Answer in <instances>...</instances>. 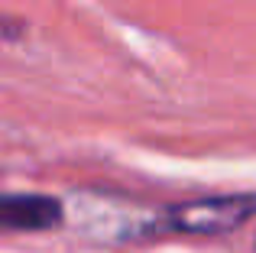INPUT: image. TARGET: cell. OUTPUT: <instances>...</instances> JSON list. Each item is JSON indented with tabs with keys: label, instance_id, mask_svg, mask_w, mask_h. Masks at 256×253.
<instances>
[{
	"label": "cell",
	"instance_id": "obj_2",
	"mask_svg": "<svg viewBox=\"0 0 256 253\" xmlns=\"http://www.w3.org/2000/svg\"><path fill=\"white\" fill-rule=\"evenodd\" d=\"M62 221V204L49 195H0V230H49Z\"/></svg>",
	"mask_w": 256,
	"mask_h": 253
},
{
	"label": "cell",
	"instance_id": "obj_3",
	"mask_svg": "<svg viewBox=\"0 0 256 253\" xmlns=\"http://www.w3.org/2000/svg\"><path fill=\"white\" fill-rule=\"evenodd\" d=\"M20 32H23V23L0 16V39H20Z\"/></svg>",
	"mask_w": 256,
	"mask_h": 253
},
{
	"label": "cell",
	"instance_id": "obj_1",
	"mask_svg": "<svg viewBox=\"0 0 256 253\" xmlns=\"http://www.w3.org/2000/svg\"><path fill=\"white\" fill-rule=\"evenodd\" d=\"M256 218V195H218V198H198V202L175 204L156 224L159 230L175 234H230L240 224Z\"/></svg>",
	"mask_w": 256,
	"mask_h": 253
}]
</instances>
